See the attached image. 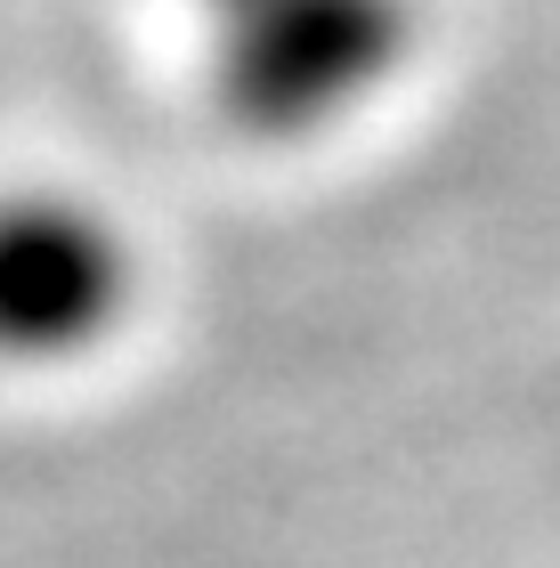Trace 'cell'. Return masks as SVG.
Masks as SVG:
<instances>
[{
  "label": "cell",
  "instance_id": "cell-1",
  "mask_svg": "<svg viewBox=\"0 0 560 568\" xmlns=\"http://www.w3.org/2000/svg\"><path fill=\"white\" fill-rule=\"evenodd\" d=\"M227 131L309 146L381 106L422 58V0H180Z\"/></svg>",
  "mask_w": 560,
  "mask_h": 568
},
{
  "label": "cell",
  "instance_id": "cell-2",
  "mask_svg": "<svg viewBox=\"0 0 560 568\" xmlns=\"http://www.w3.org/2000/svg\"><path fill=\"white\" fill-rule=\"evenodd\" d=\"M139 301V252L106 203L73 187H0V357L73 366L106 349Z\"/></svg>",
  "mask_w": 560,
  "mask_h": 568
}]
</instances>
